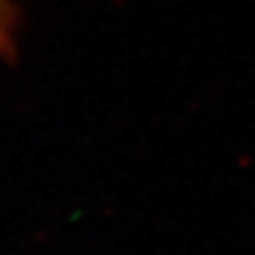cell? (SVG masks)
<instances>
[{
	"label": "cell",
	"instance_id": "6da1fadb",
	"mask_svg": "<svg viewBox=\"0 0 255 255\" xmlns=\"http://www.w3.org/2000/svg\"><path fill=\"white\" fill-rule=\"evenodd\" d=\"M17 6L15 0H0V55H11L15 49Z\"/></svg>",
	"mask_w": 255,
	"mask_h": 255
}]
</instances>
